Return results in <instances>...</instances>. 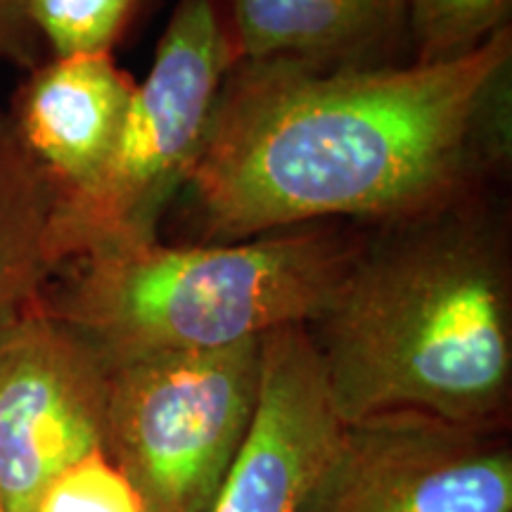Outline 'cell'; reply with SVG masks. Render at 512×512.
Listing matches in <instances>:
<instances>
[{"instance_id": "12", "label": "cell", "mask_w": 512, "mask_h": 512, "mask_svg": "<svg viewBox=\"0 0 512 512\" xmlns=\"http://www.w3.org/2000/svg\"><path fill=\"white\" fill-rule=\"evenodd\" d=\"M155 0H24L46 57L112 53Z\"/></svg>"}, {"instance_id": "4", "label": "cell", "mask_w": 512, "mask_h": 512, "mask_svg": "<svg viewBox=\"0 0 512 512\" xmlns=\"http://www.w3.org/2000/svg\"><path fill=\"white\" fill-rule=\"evenodd\" d=\"M235 62L228 0H178L100 176L55 204L60 266L95 247L159 240V223L190 181Z\"/></svg>"}, {"instance_id": "17", "label": "cell", "mask_w": 512, "mask_h": 512, "mask_svg": "<svg viewBox=\"0 0 512 512\" xmlns=\"http://www.w3.org/2000/svg\"><path fill=\"white\" fill-rule=\"evenodd\" d=\"M0 512H8V505L3 501V494H0Z\"/></svg>"}, {"instance_id": "11", "label": "cell", "mask_w": 512, "mask_h": 512, "mask_svg": "<svg viewBox=\"0 0 512 512\" xmlns=\"http://www.w3.org/2000/svg\"><path fill=\"white\" fill-rule=\"evenodd\" d=\"M53 216L55 192L0 110V328L41 302L60 268Z\"/></svg>"}, {"instance_id": "9", "label": "cell", "mask_w": 512, "mask_h": 512, "mask_svg": "<svg viewBox=\"0 0 512 512\" xmlns=\"http://www.w3.org/2000/svg\"><path fill=\"white\" fill-rule=\"evenodd\" d=\"M138 83L112 53L46 57L12 95L15 138L62 204L91 188L110 159Z\"/></svg>"}, {"instance_id": "3", "label": "cell", "mask_w": 512, "mask_h": 512, "mask_svg": "<svg viewBox=\"0 0 512 512\" xmlns=\"http://www.w3.org/2000/svg\"><path fill=\"white\" fill-rule=\"evenodd\" d=\"M363 228L311 223L238 242L95 247L57 268L41 306L107 368L230 347L311 323L354 259Z\"/></svg>"}, {"instance_id": "8", "label": "cell", "mask_w": 512, "mask_h": 512, "mask_svg": "<svg viewBox=\"0 0 512 512\" xmlns=\"http://www.w3.org/2000/svg\"><path fill=\"white\" fill-rule=\"evenodd\" d=\"M339 430L304 325L268 332L252 427L211 512H299Z\"/></svg>"}, {"instance_id": "15", "label": "cell", "mask_w": 512, "mask_h": 512, "mask_svg": "<svg viewBox=\"0 0 512 512\" xmlns=\"http://www.w3.org/2000/svg\"><path fill=\"white\" fill-rule=\"evenodd\" d=\"M0 5H3L5 19H8L12 34H15L19 46H22L24 53L31 57V62L41 64L43 60H46V53H43L41 43H38L36 34L31 31L27 15H24V0H0Z\"/></svg>"}, {"instance_id": "10", "label": "cell", "mask_w": 512, "mask_h": 512, "mask_svg": "<svg viewBox=\"0 0 512 512\" xmlns=\"http://www.w3.org/2000/svg\"><path fill=\"white\" fill-rule=\"evenodd\" d=\"M238 60L313 72L411 64L406 0H228Z\"/></svg>"}, {"instance_id": "14", "label": "cell", "mask_w": 512, "mask_h": 512, "mask_svg": "<svg viewBox=\"0 0 512 512\" xmlns=\"http://www.w3.org/2000/svg\"><path fill=\"white\" fill-rule=\"evenodd\" d=\"M34 512H145L124 472L105 451L64 467L38 496Z\"/></svg>"}, {"instance_id": "7", "label": "cell", "mask_w": 512, "mask_h": 512, "mask_svg": "<svg viewBox=\"0 0 512 512\" xmlns=\"http://www.w3.org/2000/svg\"><path fill=\"white\" fill-rule=\"evenodd\" d=\"M107 437V366L83 339L31 306L0 328V494L34 512L64 467Z\"/></svg>"}, {"instance_id": "6", "label": "cell", "mask_w": 512, "mask_h": 512, "mask_svg": "<svg viewBox=\"0 0 512 512\" xmlns=\"http://www.w3.org/2000/svg\"><path fill=\"white\" fill-rule=\"evenodd\" d=\"M299 512H512V441L427 415L344 425Z\"/></svg>"}, {"instance_id": "1", "label": "cell", "mask_w": 512, "mask_h": 512, "mask_svg": "<svg viewBox=\"0 0 512 512\" xmlns=\"http://www.w3.org/2000/svg\"><path fill=\"white\" fill-rule=\"evenodd\" d=\"M512 157V27L444 64L228 69L188 185L195 242L413 219L494 192Z\"/></svg>"}, {"instance_id": "2", "label": "cell", "mask_w": 512, "mask_h": 512, "mask_svg": "<svg viewBox=\"0 0 512 512\" xmlns=\"http://www.w3.org/2000/svg\"><path fill=\"white\" fill-rule=\"evenodd\" d=\"M304 328L344 425L411 413L510 432L512 252L498 190L363 228Z\"/></svg>"}, {"instance_id": "5", "label": "cell", "mask_w": 512, "mask_h": 512, "mask_svg": "<svg viewBox=\"0 0 512 512\" xmlns=\"http://www.w3.org/2000/svg\"><path fill=\"white\" fill-rule=\"evenodd\" d=\"M261 339L107 368L105 453L145 512H211L252 427Z\"/></svg>"}, {"instance_id": "13", "label": "cell", "mask_w": 512, "mask_h": 512, "mask_svg": "<svg viewBox=\"0 0 512 512\" xmlns=\"http://www.w3.org/2000/svg\"><path fill=\"white\" fill-rule=\"evenodd\" d=\"M413 64H444L475 53L510 27L512 0H406Z\"/></svg>"}, {"instance_id": "16", "label": "cell", "mask_w": 512, "mask_h": 512, "mask_svg": "<svg viewBox=\"0 0 512 512\" xmlns=\"http://www.w3.org/2000/svg\"><path fill=\"white\" fill-rule=\"evenodd\" d=\"M0 57H3V60L15 62L17 67L27 69V72H29V69H34V62H31V57L24 53V48L19 46L15 34H12L8 19H5L3 5H0Z\"/></svg>"}]
</instances>
